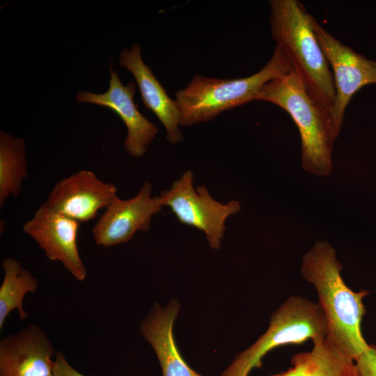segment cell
<instances>
[{"mask_svg":"<svg viewBox=\"0 0 376 376\" xmlns=\"http://www.w3.org/2000/svg\"><path fill=\"white\" fill-rule=\"evenodd\" d=\"M343 267L335 249L327 241H318L302 258V276L315 288L325 317L327 338L354 361L368 347L361 324L366 312V290L353 291L343 281Z\"/></svg>","mask_w":376,"mask_h":376,"instance_id":"1","label":"cell"},{"mask_svg":"<svg viewBox=\"0 0 376 376\" xmlns=\"http://www.w3.org/2000/svg\"><path fill=\"white\" fill-rule=\"evenodd\" d=\"M257 100L274 104L289 113L301 138L302 168L317 176H329L333 171L332 151L337 139L331 113L297 72L293 69L265 84Z\"/></svg>","mask_w":376,"mask_h":376,"instance_id":"2","label":"cell"},{"mask_svg":"<svg viewBox=\"0 0 376 376\" xmlns=\"http://www.w3.org/2000/svg\"><path fill=\"white\" fill-rule=\"evenodd\" d=\"M272 38L313 95L330 112L336 91L329 62L317 40L312 15L297 0L269 1Z\"/></svg>","mask_w":376,"mask_h":376,"instance_id":"3","label":"cell"},{"mask_svg":"<svg viewBox=\"0 0 376 376\" xmlns=\"http://www.w3.org/2000/svg\"><path fill=\"white\" fill-rule=\"evenodd\" d=\"M294 69L288 55L276 45L269 61L256 73L236 79H217L195 75L175 93L180 126L189 127L212 120L219 113L257 100L265 84Z\"/></svg>","mask_w":376,"mask_h":376,"instance_id":"4","label":"cell"},{"mask_svg":"<svg viewBox=\"0 0 376 376\" xmlns=\"http://www.w3.org/2000/svg\"><path fill=\"white\" fill-rule=\"evenodd\" d=\"M327 324L320 305L308 299L288 297L270 318L269 326L253 345L240 352L221 376H248L262 367L263 357L275 347L327 338Z\"/></svg>","mask_w":376,"mask_h":376,"instance_id":"5","label":"cell"},{"mask_svg":"<svg viewBox=\"0 0 376 376\" xmlns=\"http://www.w3.org/2000/svg\"><path fill=\"white\" fill-rule=\"evenodd\" d=\"M194 180L193 172L187 170L159 196L180 223L204 233L210 246L219 249L226 221L240 211L241 205L237 200L226 203L215 200L205 185L195 187Z\"/></svg>","mask_w":376,"mask_h":376,"instance_id":"6","label":"cell"},{"mask_svg":"<svg viewBox=\"0 0 376 376\" xmlns=\"http://www.w3.org/2000/svg\"><path fill=\"white\" fill-rule=\"evenodd\" d=\"M312 24L317 40L332 69L336 97L330 113L338 138L343 124L345 109L352 96L361 88L376 84V61L366 58L342 43L313 16Z\"/></svg>","mask_w":376,"mask_h":376,"instance_id":"7","label":"cell"},{"mask_svg":"<svg viewBox=\"0 0 376 376\" xmlns=\"http://www.w3.org/2000/svg\"><path fill=\"white\" fill-rule=\"evenodd\" d=\"M152 185L146 181L134 197H116L92 228L96 245L107 248L125 244L136 232L148 230L152 218L163 207L159 195L152 196Z\"/></svg>","mask_w":376,"mask_h":376,"instance_id":"8","label":"cell"},{"mask_svg":"<svg viewBox=\"0 0 376 376\" xmlns=\"http://www.w3.org/2000/svg\"><path fill=\"white\" fill-rule=\"evenodd\" d=\"M80 222L50 207L45 202L23 226V231L44 251L47 258L58 261L78 281L87 276L78 246Z\"/></svg>","mask_w":376,"mask_h":376,"instance_id":"9","label":"cell"},{"mask_svg":"<svg viewBox=\"0 0 376 376\" xmlns=\"http://www.w3.org/2000/svg\"><path fill=\"white\" fill-rule=\"evenodd\" d=\"M115 185L91 171L81 170L58 181L45 201L56 212L80 223L97 217L118 196Z\"/></svg>","mask_w":376,"mask_h":376,"instance_id":"10","label":"cell"},{"mask_svg":"<svg viewBox=\"0 0 376 376\" xmlns=\"http://www.w3.org/2000/svg\"><path fill=\"white\" fill-rule=\"evenodd\" d=\"M109 89L104 93L79 91L76 100L79 103H91L108 107L115 112L125 123L127 135L124 146L133 157H143L158 133L157 126L147 119L134 102L136 84L130 81L123 85L117 71L110 69Z\"/></svg>","mask_w":376,"mask_h":376,"instance_id":"11","label":"cell"},{"mask_svg":"<svg viewBox=\"0 0 376 376\" xmlns=\"http://www.w3.org/2000/svg\"><path fill=\"white\" fill-rule=\"evenodd\" d=\"M56 353L45 331L30 324L0 340V376H53Z\"/></svg>","mask_w":376,"mask_h":376,"instance_id":"12","label":"cell"},{"mask_svg":"<svg viewBox=\"0 0 376 376\" xmlns=\"http://www.w3.org/2000/svg\"><path fill=\"white\" fill-rule=\"evenodd\" d=\"M141 50L139 44L123 49L120 54L119 65L135 78L143 104L162 123L167 141L171 144L178 143L184 139L180 129V110L175 100L171 99L150 68L144 63Z\"/></svg>","mask_w":376,"mask_h":376,"instance_id":"13","label":"cell"},{"mask_svg":"<svg viewBox=\"0 0 376 376\" xmlns=\"http://www.w3.org/2000/svg\"><path fill=\"white\" fill-rule=\"evenodd\" d=\"M179 308L176 300L165 307L155 304L142 320L141 333L157 355L162 376H203L187 363L175 343L173 326Z\"/></svg>","mask_w":376,"mask_h":376,"instance_id":"14","label":"cell"},{"mask_svg":"<svg viewBox=\"0 0 376 376\" xmlns=\"http://www.w3.org/2000/svg\"><path fill=\"white\" fill-rule=\"evenodd\" d=\"M313 342L312 350L292 357L290 368L272 376H359L354 360L327 338Z\"/></svg>","mask_w":376,"mask_h":376,"instance_id":"15","label":"cell"},{"mask_svg":"<svg viewBox=\"0 0 376 376\" xmlns=\"http://www.w3.org/2000/svg\"><path fill=\"white\" fill-rule=\"evenodd\" d=\"M4 276L0 286V329L9 314L17 309L21 320L27 318L22 302L28 292H35L38 281L15 258L7 257L1 263Z\"/></svg>","mask_w":376,"mask_h":376,"instance_id":"16","label":"cell"},{"mask_svg":"<svg viewBox=\"0 0 376 376\" xmlns=\"http://www.w3.org/2000/svg\"><path fill=\"white\" fill-rule=\"evenodd\" d=\"M25 142L0 132V208L10 196L17 197L28 177Z\"/></svg>","mask_w":376,"mask_h":376,"instance_id":"17","label":"cell"},{"mask_svg":"<svg viewBox=\"0 0 376 376\" xmlns=\"http://www.w3.org/2000/svg\"><path fill=\"white\" fill-rule=\"evenodd\" d=\"M359 376H376V345H369L356 360Z\"/></svg>","mask_w":376,"mask_h":376,"instance_id":"18","label":"cell"},{"mask_svg":"<svg viewBox=\"0 0 376 376\" xmlns=\"http://www.w3.org/2000/svg\"><path fill=\"white\" fill-rule=\"evenodd\" d=\"M53 376H87L73 368L64 354L58 351L54 357Z\"/></svg>","mask_w":376,"mask_h":376,"instance_id":"19","label":"cell"}]
</instances>
